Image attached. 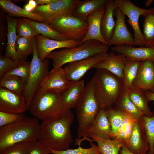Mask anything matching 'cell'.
<instances>
[{
	"instance_id": "cell-4",
	"label": "cell",
	"mask_w": 154,
	"mask_h": 154,
	"mask_svg": "<svg viewBox=\"0 0 154 154\" xmlns=\"http://www.w3.org/2000/svg\"><path fill=\"white\" fill-rule=\"evenodd\" d=\"M93 77L95 96L100 107L103 109L110 108L124 90L122 79L102 69H97Z\"/></svg>"
},
{
	"instance_id": "cell-47",
	"label": "cell",
	"mask_w": 154,
	"mask_h": 154,
	"mask_svg": "<svg viewBox=\"0 0 154 154\" xmlns=\"http://www.w3.org/2000/svg\"><path fill=\"white\" fill-rule=\"evenodd\" d=\"M119 153L120 154H136L131 152L125 145L121 148Z\"/></svg>"
},
{
	"instance_id": "cell-21",
	"label": "cell",
	"mask_w": 154,
	"mask_h": 154,
	"mask_svg": "<svg viewBox=\"0 0 154 154\" xmlns=\"http://www.w3.org/2000/svg\"><path fill=\"white\" fill-rule=\"evenodd\" d=\"M92 135L105 139H112L111 127L106 109H100L87 133L86 140Z\"/></svg>"
},
{
	"instance_id": "cell-31",
	"label": "cell",
	"mask_w": 154,
	"mask_h": 154,
	"mask_svg": "<svg viewBox=\"0 0 154 154\" xmlns=\"http://www.w3.org/2000/svg\"><path fill=\"white\" fill-rule=\"evenodd\" d=\"M142 33L144 46L154 48V7L144 16Z\"/></svg>"
},
{
	"instance_id": "cell-37",
	"label": "cell",
	"mask_w": 154,
	"mask_h": 154,
	"mask_svg": "<svg viewBox=\"0 0 154 154\" xmlns=\"http://www.w3.org/2000/svg\"><path fill=\"white\" fill-rule=\"evenodd\" d=\"M34 38L17 35L15 44L16 49L18 54L25 59L33 53Z\"/></svg>"
},
{
	"instance_id": "cell-11",
	"label": "cell",
	"mask_w": 154,
	"mask_h": 154,
	"mask_svg": "<svg viewBox=\"0 0 154 154\" xmlns=\"http://www.w3.org/2000/svg\"><path fill=\"white\" fill-rule=\"evenodd\" d=\"M78 0H57L50 4L38 6L33 11L41 16L47 24L62 15L72 13Z\"/></svg>"
},
{
	"instance_id": "cell-28",
	"label": "cell",
	"mask_w": 154,
	"mask_h": 154,
	"mask_svg": "<svg viewBox=\"0 0 154 154\" xmlns=\"http://www.w3.org/2000/svg\"><path fill=\"white\" fill-rule=\"evenodd\" d=\"M114 105V108L128 114L135 119H140L144 115L130 99L128 90H124Z\"/></svg>"
},
{
	"instance_id": "cell-26",
	"label": "cell",
	"mask_w": 154,
	"mask_h": 154,
	"mask_svg": "<svg viewBox=\"0 0 154 154\" xmlns=\"http://www.w3.org/2000/svg\"><path fill=\"white\" fill-rule=\"evenodd\" d=\"M0 6L1 9L9 16L23 17L44 23V19L39 15L33 12H29L24 8L19 7L10 0H0Z\"/></svg>"
},
{
	"instance_id": "cell-32",
	"label": "cell",
	"mask_w": 154,
	"mask_h": 154,
	"mask_svg": "<svg viewBox=\"0 0 154 154\" xmlns=\"http://www.w3.org/2000/svg\"><path fill=\"white\" fill-rule=\"evenodd\" d=\"M135 119L128 114L124 112V118L123 122L118 129L113 139L122 140L125 143L127 146L133 130L136 121Z\"/></svg>"
},
{
	"instance_id": "cell-25",
	"label": "cell",
	"mask_w": 154,
	"mask_h": 154,
	"mask_svg": "<svg viewBox=\"0 0 154 154\" xmlns=\"http://www.w3.org/2000/svg\"><path fill=\"white\" fill-rule=\"evenodd\" d=\"M107 0H78L72 15L87 19V17L99 9L106 6Z\"/></svg>"
},
{
	"instance_id": "cell-41",
	"label": "cell",
	"mask_w": 154,
	"mask_h": 154,
	"mask_svg": "<svg viewBox=\"0 0 154 154\" xmlns=\"http://www.w3.org/2000/svg\"><path fill=\"white\" fill-rule=\"evenodd\" d=\"M30 142H23L15 144L0 152V154H27Z\"/></svg>"
},
{
	"instance_id": "cell-27",
	"label": "cell",
	"mask_w": 154,
	"mask_h": 154,
	"mask_svg": "<svg viewBox=\"0 0 154 154\" xmlns=\"http://www.w3.org/2000/svg\"><path fill=\"white\" fill-rule=\"evenodd\" d=\"M89 137L97 143L100 154H119L121 148L125 145L124 141L119 139H106L92 135Z\"/></svg>"
},
{
	"instance_id": "cell-14",
	"label": "cell",
	"mask_w": 154,
	"mask_h": 154,
	"mask_svg": "<svg viewBox=\"0 0 154 154\" xmlns=\"http://www.w3.org/2000/svg\"><path fill=\"white\" fill-rule=\"evenodd\" d=\"M26 110L25 101L23 96L0 87V111L21 114Z\"/></svg>"
},
{
	"instance_id": "cell-40",
	"label": "cell",
	"mask_w": 154,
	"mask_h": 154,
	"mask_svg": "<svg viewBox=\"0 0 154 154\" xmlns=\"http://www.w3.org/2000/svg\"><path fill=\"white\" fill-rule=\"evenodd\" d=\"M31 64V62L25 60L20 61L15 67L3 76L13 75L18 76L22 78L26 83L29 74Z\"/></svg>"
},
{
	"instance_id": "cell-51",
	"label": "cell",
	"mask_w": 154,
	"mask_h": 154,
	"mask_svg": "<svg viewBox=\"0 0 154 154\" xmlns=\"http://www.w3.org/2000/svg\"></svg>"
},
{
	"instance_id": "cell-42",
	"label": "cell",
	"mask_w": 154,
	"mask_h": 154,
	"mask_svg": "<svg viewBox=\"0 0 154 154\" xmlns=\"http://www.w3.org/2000/svg\"><path fill=\"white\" fill-rule=\"evenodd\" d=\"M25 117L23 113L14 114L0 111V127L19 121Z\"/></svg>"
},
{
	"instance_id": "cell-36",
	"label": "cell",
	"mask_w": 154,
	"mask_h": 154,
	"mask_svg": "<svg viewBox=\"0 0 154 154\" xmlns=\"http://www.w3.org/2000/svg\"><path fill=\"white\" fill-rule=\"evenodd\" d=\"M105 109L111 127L112 139L123 122L124 112L111 107Z\"/></svg>"
},
{
	"instance_id": "cell-34",
	"label": "cell",
	"mask_w": 154,
	"mask_h": 154,
	"mask_svg": "<svg viewBox=\"0 0 154 154\" xmlns=\"http://www.w3.org/2000/svg\"><path fill=\"white\" fill-rule=\"evenodd\" d=\"M140 62L128 61L124 68L122 79L124 89L128 90L131 89L137 76Z\"/></svg>"
},
{
	"instance_id": "cell-5",
	"label": "cell",
	"mask_w": 154,
	"mask_h": 154,
	"mask_svg": "<svg viewBox=\"0 0 154 154\" xmlns=\"http://www.w3.org/2000/svg\"><path fill=\"white\" fill-rule=\"evenodd\" d=\"M76 108L78 127V139L75 144L79 146L86 140L87 133L101 109L95 96L93 77L85 86L82 98Z\"/></svg>"
},
{
	"instance_id": "cell-24",
	"label": "cell",
	"mask_w": 154,
	"mask_h": 154,
	"mask_svg": "<svg viewBox=\"0 0 154 154\" xmlns=\"http://www.w3.org/2000/svg\"><path fill=\"white\" fill-rule=\"evenodd\" d=\"M116 8L114 0H107L101 23L102 34L107 45L111 38L115 25L113 16Z\"/></svg>"
},
{
	"instance_id": "cell-48",
	"label": "cell",
	"mask_w": 154,
	"mask_h": 154,
	"mask_svg": "<svg viewBox=\"0 0 154 154\" xmlns=\"http://www.w3.org/2000/svg\"><path fill=\"white\" fill-rule=\"evenodd\" d=\"M145 94L149 101H154V93L148 90H146Z\"/></svg>"
},
{
	"instance_id": "cell-2",
	"label": "cell",
	"mask_w": 154,
	"mask_h": 154,
	"mask_svg": "<svg viewBox=\"0 0 154 154\" xmlns=\"http://www.w3.org/2000/svg\"><path fill=\"white\" fill-rule=\"evenodd\" d=\"M29 110L34 117L42 121L57 119L71 111L64 105L60 93L47 91L41 87L33 97Z\"/></svg>"
},
{
	"instance_id": "cell-35",
	"label": "cell",
	"mask_w": 154,
	"mask_h": 154,
	"mask_svg": "<svg viewBox=\"0 0 154 154\" xmlns=\"http://www.w3.org/2000/svg\"><path fill=\"white\" fill-rule=\"evenodd\" d=\"M153 112V116L144 115L139 119L149 145L148 154H154V111Z\"/></svg>"
},
{
	"instance_id": "cell-10",
	"label": "cell",
	"mask_w": 154,
	"mask_h": 154,
	"mask_svg": "<svg viewBox=\"0 0 154 154\" xmlns=\"http://www.w3.org/2000/svg\"><path fill=\"white\" fill-rule=\"evenodd\" d=\"M108 53L95 55L78 61L66 64L63 68L67 77L71 82H75L81 79L90 69L106 60Z\"/></svg>"
},
{
	"instance_id": "cell-12",
	"label": "cell",
	"mask_w": 154,
	"mask_h": 154,
	"mask_svg": "<svg viewBox=\"0 0 154 154\" xmlns=\"http://www.w3.org/2000/svg\"><path fill=\"white\" fill-rule=\"evenodd\" d=\"M114 13L116 18L115 25L107 45L108 46L112 45L135 46L134 38L125 23L126 15L121 10L116 7Z\"/></svg>"
},
{
	"instance_id": "cell-19",
	"label": "cell",
	"mask_w": 154,
	"mask_h": 154,
	"mask_svg": "<svg viewBox=\"0 0 154 154\" xmlns=\"http://www.w3.org/2000/svg\"><path fill=\"white\" fill-rule=\"evenodd\" d=\"M83 80L71 82L66 89L60 93L62 103L67 109L76 108L83 95L84 88Z\"/></svg>"
},
{
	"instance_id": "cell-8",
	"label": "cell",
	"mask_w": 154,
	"mask_h": 154,
	"mask_svg": "<svg viewBox=\"0 0 154 154\" xmlns=\"http://www.w3.org/2000/svg\"><path fill=\"white\" fill-rule=\"evenodd\" d=\"M68 38L80 43L88 30L87 19L73 15L72 13L61 15L46 24Z\"/></svg>"
},
{
	"instance_id": "cell-7",
	"label": "cell",
	"mask_w": 154,
	"mask_h": 154,
	"mask_svg": "<svg viewBox=\"0 0 154 154\" xmlns=\"http://www.w3.org/2000/svg\"><path fill=\"white\" fill-rule=\"evenodd\" d=\"M34 48L29 76L22 94L26 102L27 110H28L32 99L42 82L48 75L49 60L42 61L37 54L36 37L34 38Z\"/></svg>"
},
{
	"instance_id": "cell-3",
	"label": "cell",
	"mask_w": 154,
	"mask_h": 154,
	"mask_svg": "<svg viewBox=\"0 0 154 154\" xmlns=\"http://www.w3.org/2000/svg\"><path fill=\"white\" fill-rule=\"evenodd\" d=\"M40 128L38 119L26 117L0 127V152L17 143L38 140Z\"/></svg>"
},
{
	"instance_id": "cell-46",
	"label": "cell",
	"mask_w": 154,
	"mask_h": 154,
	"mask_svg": "<svg viewBox=\"0 0 154 154\" xmlns=\"http://www.w3.org/2000/svg\"><path fill=\"white\" fill-rule=\"evenodd\" d=\"M57 0H35L38 6L47 5L54 2Z\"/></svg>"
},
{
	"instance_id": "cell-39",
	"label": "cell",
	"mask_w": 154,
	"mask_h": 154,
	"mask_svg": "<svg viewBox=\"0 0 154 154\" xmlns=\"http://www.w3.org/2000/svg\"><path fill=\"white\" fill-rule=\"evenodd\" d=\"M16 32L17 35L31 38H34L39 34L33 27L21 18L17 19Z\"/></svg>"
},
{
	"instance_id": "cell-18",
	"label": "cell",
	"mask_w": 154,
	"mask_h": 154,
	"mask_svg": "<svg viewBox=\"0 0 154 154\" xmlns=\"http://www.w3.org/2000/svg\"><path fill=\"white\" fill-rule=\"evenodd\" d=\"M126 146L131 152L136 154H146L149 151V145L139 119L136 121Z\"/></svg>"
},
{
	"instance_id": "cell-30",
	"label": "cell",
	"mask_w": 154,
	"mask_h": 154,
	"mask_svg": "<svg viewBox=\"0 0 154 154\" xmlns=\"http://www.w3.org/2000/svg\"><path fill=\"white\" fill-rule=\"evenodd\" d=\"M22 18L45 37L58 40H68L66 37L58 32L48 24L27 18Z\"/></svg>"
},
{
	"instance_id": "cell-15",
	"label": "cell",
	"mask_w": 154,
	"mask_h": 154,
	"mask_svg": "<svg viewBox=\"0 0 154 154\" xmlns=\"http://www.w3.org/2000/svg\"><path fill=\"white\" fill-rule=\"evenodd\" d=\"M70 81L62 67L53 68L41 83L40 87L49 92L60 93Z\"/></svg>"
},
{
	"instance_id": "cell-29",
	"label": "cell",
	"mask_w": 154,
	"mask_h": 154,
	"mask_svg": "<svg viewBox=\"0 0 154 154\" xmlns=\"http://www.w3.org/2000/svg\"><path fill=\"white\" fill-rule=\"evenodd\" d=\"M128 91L130 99L136 107L146 116H153V112L148 106L149 101L146 95V90L132 88Z\"/></svg>"
},
{
	"instance_id": "cell-13",
	"label": "cell",
	"mask_w": 154,
	"mask_h": 154,
	"mask_svg": "<svg viewBox=\"0 0 154 154\" xmlns=\"http://www.w3.org/2000/svg\"><path fill=\"white\" fill-rule=\"evenodd\" d=\"M37 50L40 59L44 61L54 50L59 48H71L77 46L80 42L73 40H58L48 38L39 34L35 37Z\"/></svg>"
},
{
	"instance_id": "cell-6",
	"label": "cell",
	"mask_w": 154,
	"mask_h": 154,
	"mask_svg": "<svg viewBox=\"0 0 154 154\" xmlns=\"http://www.w3.org/2000/svg\"><path fill=\"white\" fill-rule=\"evenodd\" d=\"M109 46L97 40H87L77 46L53 51L46 58L52 61L53 68L78 61L97 54L108 53Z\"/></svg>"
},
{
	"instance_id": "cell-22",
	"label": "cell",
	"mask_w": 154,
	"mask_h": 154,
	"mask_svg": "<svg viewBox=\"0 0 154 154\" xmlns=\"http://www.w3.org/2000/svg\"><path fill=\"white\" fill-rule=\"evenodd\" d=\"M128 61L127 58L121 54H116L112 52L108 53L107 58L96 65L94 68L107 70L122 79L123 69Z\"/></svg>"
},
{
	"instance_id": "cell-45",
	"label": "cell",
	"mask_w": 154,
	"mask_h": 154,
	"mask_svg": "<svg viewBox=\"0 0 154 154\" xmlns=\"http://www.w3.org/2000/svg\"><path fill=\"white\" fill-rule=\"evenodd\" d=\"M37 6L35 0H29L24 7V9L27 11L33 12Z\"/></svg>"
},
{
	"instance_id": "cell-43",
	"label": "cell",
	"mask_w": 154,
	"mask_h": 154,
	"mask_svg": "<svg viewBox=\"0 0 154 154\" xmlns=\"http://www.w3.org/2000/svg\"><path fill=\"white\" fill-rule=\"evenodd\" d=\"M20 62H17L6 56H0V77L15 67Z\"/></svg>"
},
{
	"instance_id": "cell-20",
	"label": "cell",
	"mask_w": 154,
	"mask_h": 154,
	"mask_svg": "<svg viewBox=\"0 0 154 154\" xmlns=\"http://www.w3.org/2000/svg\"><path fill=\"white\" fill-rule=\"evenodd\" d=\"M104 8L99 9L87 17L88 31L79 45L90 40H97L107 45L102 36L101 29V20L105 11Z\"/></svg>"
},
{
	"instance_id": "cell-9",
	"label": "cell",
	"mask_w": 154,
	"mask_h": 154,
	"mask_svg": "<svg viewBox=\"0 0 154 154\" xmlns=\"http://www.w3.org/2000/svg\"><path fill=\"white\" fill-rule=\"evenodd\" d=\"M116 7L119 8L128 18L127 22L132 28L134 31V38L135 46H144V40L143 33L140 29L139 23L140 15L145 16L148 9L139 7L134 4L129 0H115Z\"/></svg>"
},
{
	"instance_id": "cell-23",
	"label": "cell",
	"mask_w": 154,
	"mask_h": 154,
	"mask_svg": "<svg viewBox=\"0 0 154 154\" xmlns=\"http://www.w3.org/2000/svg\"><path fill=\"white\" fill-rule=\"evenodd\" d=\"M7 26V42L5 56L10 58L17 62L25 60V59L19 55L15 48L17 37L16 32L17 19L6 16Z\"/></svg>"
},
{
	"instance_id": "cell-44",
	"label": "cell",
	"mask_w": 154,
	"mask_h": 154,
	"mask_svg": "<svg viewBox=\"0 0 154 154\" xmlns=\"http://www.w3.org/2000/svg\"><path fill=\"white\" fill-rule=\"evenodd\" d=\"M50 153L49 149L43 145L38 140L30 142L27 154H48Z\"/></svg>"
},
{
	"instance_id": "cell-50",
	"label": "cell",
	"mask_w": 154,
	"mask_h": 154,
	"mask_svg": "<svg viewBox=\"0 0 154 154\" xmlns=\"http://www.w3.org/2000/svg\"><path fill=\"white\" fill-rule=\"evenodd\" d=\"M147 154H148V153H147Z\"/></svg>"
},
{
	"instance_id": "cell-1",
	"label": "cell",
	"mask_w": 154,
	"mask_h": 154,
	"mask_svg": "<svg viewBox=\"0 0 154 154\" xmlns=\"http://www.w3.org/2000/svg\"><path fill=\"white\" fill-rule=\"evenodd\" d=\"M74 117L71 111L57 119L42 121L38 140L50 149L58 151L69 149L73 141L70 127Z\"/></svg>"
},
{
	"instance_id": "cell-17",
	"label": "cell",
	"mask_w": 154,
	"mask_h": 154,
	"mask_svg": "<svg viewBox=\"0 0 154 154\" xmlns=\"http://www.w3.org/2000/svg\"><path fill=\"white\" fill-rule=\"evenodd\" d=\"M113 51L124 56L128 61L141 62L149 60L154 62V48L127 45L115 46L111 48Z\"/></svg>"
},
{
	"instance_id": "cell-33",
	"label": "cell",
	"mask_w": 154,
	"mask_h": 154,
	"mask_svg": "<svg viewBox=\"0 0 154 154\" xmlns=\"http://www.w3.org/2000/svg\"><path fill=\"white\" fill-rule=\"evenodd\" d=\"M26 83L22 78L15 75L4 76L0 77V87L19 95H22Z\"/></svg>"
},
{
	"instance_id": "cell-16",
	"label": "cell",
	"mask_w": 154,
	"mask_h": 154,
	"mask_svg": "<svg viewBox=\"0 0 154 154\" xmlns=\"http://www.w3.org/2000/svg\"><path fill=\"white\" fill-rule=\"evenodd\" d=\"M132 88L154 93V62L149 60L140 62Z\"/></svg>"
},
{
	"instance_id": "cell-49",
	"label": "cell",
	"mask_w": 154,
	"mask_h": 154,
	"mask_svg": "<svg viewBox=\"0 0 154 154\" xmlns=\"http://www.w3.org/2000/svg\"><path fill=\"white\" fill-rule=\"evenodd\" d=\"M153 0H148L145 1V6L146 7H148L151 5V3L153 2Z\"/></svg>"
},
{
	"instance_id": "cell-38",
	"label": "cell",
	"mask_w": 154,
	"mask_h": 154,
	"mask_svg": "<svg viewBox=\"0 0 154 154\" xmlns=\"http://www.w3.org/2000/svg\"><path fill=\"white\" fill-rule=\"evenodd\" d=\"M88 141L89 142L91 145V147L88 148H84L80 146L76 149H69L62 151L49 149L50 153L53 154H100V149L98 146L93 143L92 139H89Z\"/></svg>"
}]
</instances>
